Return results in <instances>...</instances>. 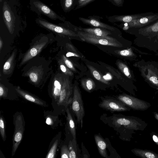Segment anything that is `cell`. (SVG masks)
Returning a JSON list of instances; mask_svg holds the SVG:
<instances>
[{
  "mask_svg": "<svg viewBox=\"0 0 158 158\" xmlns=\"http://www.w3.org/2000/svg\"><path fill=\"white\" fill-rule=\"evenodd\" d=\"M37 56L27 63L22 70V76L28 77L31 83L39 87L45 83L52 73V69L47 60Z\"/></svg>",
  "mask_w": 158,
  "mask_h": 158,
  "instance_id": "1",
  "label": "cell"
},
{
  "mask_svg": "<svg viewBox=\"0 0 158 158\" xmlns=\"http://www.w3.org/2000/svg\"><path fill=\"white\" fill-rule=\"evenodd\" d=\"M20 17L15 6L8 0L0 2V26L9 34L13 35L19 30Z\"/></svg>",
  "mask_w": 158,
  "mask_h": 158,
  "instance_id": "2",
  "label": "cell"
},
{
  "mask_svg": "<svg viewBox=\"0 0 158 158\" xmlns=\"http://www.w3.org/2000/svg\"><path fill=\"white\" fill-rule=\"evenodd\" d=\"M35 22L41 27L59 36H78L77 32L71 29L73 26L68 21L65 20L63 23L55 24L45 19L38 18L35 19Z\"/></svg>",
  "mask_w": 158,
  "mask_h": 158,
  "instance_id": "3",
  "label": "cell"
},
{
  "mask_svg": "<svg viewBox=\"0 0 158 158\" xmlns=\"http://www.w3.org/2000/svg\"><path fill=\"white\" fill-rule=\"evenodd\" d=\"M50 37V34H41L35 38L33 43H32L29 48L23 57L19 67H21L37 56L43 49L50 43L52 41Z\"/></svg>",
  "mask_w": 158,
  "mask_h": 158,
  "instance_id": "4",
  "label": "cell"
},
{
  "mask_svg": "<svg viewBox=\"0 0 158 158\" xmlns=\"http://www.w3.org/2000/svg\"><path fill=\"white\" fill-rule=\"evenodd\" d=\"M13 123L14 131L12 138V156L15 154L23 137L25 123L22 112L17 111L14 114L13 116Z\"/></svg>",
  "mask_w": 158,
  "mask_h": 158,
  "instance_id": "5",
  "label": "cell"
},
{
  "mask_svg": "<svg viewBox=\"0 0 158 158\" xmlns=\"http://www.w3.org/2000/svg\"><path fill=\"white\" fill-rule=\"evenodd\" d=\"M73 87L69 79L65 78L58 102L53 111L56 114H64L69 105L72 103Z\"/></svg>",
  "mask_w": 158,
  "mask_h": 158,
  "instance_id": "6",
  "label": "cell"
},
{
  "mask_svg": "<svg viewBox=\"0 0 158 158\" xmlns=\"http://www.w3.org/2000/svg\"><path fill=\"white\" fill-rule=\"evenodd\" d=\"M77 33L83 41L91 44H100L116 47H121L123 44L116 39L108 36H97L83 31H78Z\"/></svg>",
  "mask_w": 158,
  "mask_h": 158,
  "instance_id": "7",
  "label": "cell"
},
{
  "mask_svg": "<svg viewBox=\"0 0 158 158\" xmlns=\"http://www.w3.org/2000/svg\"><path fill=\"white\" fill-rule=\"evenodd\" d=\"M65 78L60 73L56 72L51 77L48 87V93L52 99L51 104L54 110L58 102Z\"/></svg>",
  "mask_w": 158,
  "mask_h": 158,
  "instance_id": "8",
  "label": "cell"
},
{
  "mask_svg": "<svg viewBox=\"0 0 158 158\" xmlns=\"http://www.w3.org/2000/svg\"><path fill=\"white\" fill-rule=\"evenodd\" d=\"M71 104L72 110L77 117V122L80 124L82 128L85 111L81 93L76 85H75L73 87V96Z\"/></svg>",
  "mask_w": 158,
  "mask_h": 158,
  "instance_id": "9",
  "label": "cell"
},
{
  "mask_svg": "<svg viewBox=\"0 0 158 158\" xmlns=\"http://www.w3.org/2000/svg\"><path fill=\"white\" fill-rule=\"evenodd\" d=\"M29 5L31 10L38 15L42 14L53 20L58 19L63 22L65 20L64 18L40 0H29Z\"/></svg>",
  "mask_w": 158,
  "mask_h": 158,
  "instance_id": "10",
  "label": "cell"
},
{
  "mask_svg": "<svg viewBox=\"0 0 158 158\" xmlns=\"http://www.w3.org/2000/svg\"><path fill=\"white\" fill-rule=\"evenodd\" d=\"M117 99L134 110H145L150 106L147 102L126 94L119 95Z\"/></svg>",
  "mask_w": 158,
  "mask_h": 158,
  "instance_id": "11",
  "label": "cell"
},
{
  "mask_svg": "<svg viewBox=\"0 0 158 158\" xmlns=\"http://www.w3.org/2000/svg\"><path fill=\"white\" fill-rule=\"evenodd\" d=\"M158 20V13H152L141 17L128 23H122L123 25L130 28H141L152 23Z\"/></svg>",
  "mask_w": 158,
  "mask_h": 158,
  "instance_id": "12",
  "label": "cell"
},
{
  "mask_svg": "<svg viewBox=\"0 0 158 158\" xmlns=\"http://www.w3.org/2000/svg\"><path fill=\"white\" fill-rule=\"evenodd\" d=\"M99 106L112 112L125 111L129 110L130 109L129 107L127 106L120 101L112 99L102 100L99 103Z\"/></svg>",
  "mask_w": 158,
  "mask_h": 158,
  "instance_id": "13",
  "label": "cell"
},
{
  "mask_svg": "<svg viewBox=\"0 0 158 158\" xmlns=\"http://www.w3.org/2000/svg\"><path fill=\"white\" fill-rule=\"evenodd\" d=\"M113 124L117 127L124 126L126 128L139 130L141 124L135 119L125 116H114L112 118Z\"/></svg>",
  "mask_w": 158,
  "mask_h": 158,
  "instance_id": "14",
  "label": "cell"
},
{
  "mask_svg": "<svg viewBox=\"0 0 158 158\" xmlns=\"http://www.w3.org/2000/svg\"><path fill=\"white\" fill-rule=\"evenodd\" d=\"M101 18L98 16H90L87 18L79 17V19L83 23L95 27L103 28L111 31H114L116 30L115 27L101 22Z\"/></svg>",
  "mask_w": 158,
  "mask_h": 158,
  "instance_id": "15",
  "label": "cell"
},
{
  "mask_svg": "<svg viewBox=\"0 0 158 158\" xmlns=\"http://www.w3.org/2000/svg\"><path fill=\"white\" fill-rule=\"evenodd\" d=\"M15 89L18 95L24 99L40 106L47 107L48 104L45 101L26 91L21 89L18 86Z\"/></svg>",
  "mask_w": 158,
  "mask_h": 158,
  "instance_id": "16",
  "label": "cell"
},
{
  "mask_svg": "<svg viewBox=\"0 0 158 158\" xmlns=\"http://www.w3.org/2000/svg\"><path fill=\"white\" fill-rule=\"evenodd\" d=\"M148 12L142 14L125 15H113L107 17L108 20L111 23L120 22L128 23L133 20L152 13Z\"/></svg>",
  "mask_w": 158,
  "mask_h": 158,
  "instance_id": "17",
  "label": "cell"
},
{
  "mask_svg": "<svg viewBox=\"0 0 158 158\" xmlns=\"http://www.w3.org/2000/svg\"><path fill=\"white\" fill-rule=\"evenodd\" d=\"M139 34L150 38H158V20L150 25L140 28Z\"/></svg>",
  "mask_w": 158,
  "mask_h": 158,
  "instance_id": "18",
  "label": "cell"
},
{
  "mask_svg": "<svg viewBox=\"0 0 158 158\" xmlns=\"http://www.w3.org/2000/svg\"><path fill=\"white\" fill-rule=\"evenodd\" d=\"M44 116L46 123L52 129L56 128L61 123L59 115L56 114L53 111H44Z\"/></svg>",
  "mask_w": 158,
  "mask_h": 158,
  "instance_id": "19",
  "label": "cell"
},
{
  "mask_svg": "<svg viewBox=\"0 0 158 158\" xmlns=\"http://www.w3.org/2000/svg\"><path fill=\"white\" fill-rule=\"evenodd\" d=\"M61 132H59L53 138L50 143L46 158H55L57 147L60 143L61 136Z\"/></svg>",
  "mask_w": 158,
  "mask_h": 158,
  "instance_id": "20",
  "label": "cell"
},
{
  "mask_svg": "<svg viewBox=\"0 0 158 158\" xmlns=\"http://www.w3.org/2000/svg\"><path fill=\"white\" fill-rule=\"evenodd\" d=\"M18 94L15 89H9L8 87L6 86L1 83L0 84V98L10 100H18Z\"/></svg>",
  "mask_w": 158,
  "mask_h": 158,
  "instance_id": "21",
  "label": "cell"
},
{
  "mask_svg": "<svg viewBox=\"0 0 158 158\" xmlns=\"http://www.w3.org/2000/svg\"><path fill=\"white\" fill-rule=\"evenodd\" d=\"M78 31H83L97 36H107L112 34L110 31L99 27L83 28L79 27Z\"/></svg>",
  "mask_w": 158,
  "mask_h": 158,
  "instance_id": "22",
  "label": "cell"
},
{
  "mask_svg": "<svg viewBox=\"0 0 158 158\" xmlns=\"http://www.w3.org/2000/svg\"><path fill=\"white\" fill-rule=\"evenodd\" d=\"M94 137L100 154L104 157L108 158L106 150L107 145L106 142L101 136L98 135H95Z\"/></svg>",
  "mask_w": 158,
  "mask_h": 158,
  "instance_id": "23",
  "label": "cell"
},
{
  "mask_svg": "<svg viewBox=\"0 0 158 158\" xmlns=\"http://www.w3.org/2000/svg\"><path fill=\"white\" fill-rule=\"evenodd\" d=\"M16 51L14 50L8 59L5 62L3 68V73L5 75L12 73L14 68V62Z\"/></svg>",
  "mask_w": 158,
  "mask_h": 158,
  "instance_id": "24",
  "label": "cell"
},
{
  "mask_svg": "<svg viewBox=\"0 0 158 158\" xmlns=\"http://www.w3.org/2000/svg\"><path fill=\"white\" fill-rule=\"evenodd\" d=\"M66 112L67 114L66 120L68 128L73 138L76 140V125L69 107L67 108Z\"/></svg>",
  "mask_w": 158,
  "mask_h": 158,
  "instance_id": "25",
  "label": "cell"
},
{
  "mask_svg": "<svg viewBox=\"0 0 158 158\" xmlns=\"http://www.w3.org/2000/svg\"><path fill=\"white\" fill-rule=\"evenodd\" d=\"M135 155L143 158H158V154L146 150L134 149L131 150Z\"/></svg>",
  "mask_w": 158,
  "mask_h": 158,
  "instance_id": "26",
  "label": "cell"
},
{
  "mask_svg": "<svg viewBox=\"0 0 158 158\" xmlns=\"http://www.w3.org/2000/svg\"><path fill=\"white\" fill-rule=\"evenodd\" d=\"M77 0H60L61 7L65 13H68L74 9Z\"/></svg>",
  "mask_w": 158,
  "mask_h": 158,
  "instance_id": "27",
  "label": "cell"
},
{
  "mask_svg": "<svg viewBox=\"0 0 158 158\" xmlns=\"http://www.w3.org/2000/svg\"><path fill=\"white\" fill-rule=\"evenodd\" d=\"M81 84L83 88L86 91L90 92L94 89L95 84L94 81L90 78H85L82 79Z\"/></svg>",
  "mask_w": 158,
  "mask_h": 158,
  "instance_id": "28",
  "label": "cell"
},
{
  "mask_svg": "<svg viewBox=\"0 0 158 158\" xmlns=\"http://www.w3.org/2000/svg\"><path fill=\"white\" fill-rule=\"evenodd\" d=\"M69 154V158H76L77 156L76 140L74 138L69 141L68 146Z\"/></svg>",
  "mask_w": 158,
  "mask_h": 158,
  "instance_id": "29",
  "label": "cell"
},
{
  "mask_svg": "<svg viewBox=\"0 0 158 158\" xmlns=\"http://www.w3.org/2000/svg\"><path fill=\"white\" fill-rule=\"evenodd\" d=\"M147 70V74L143 73L150 82L154 85L158 86V77L155 73L150 69H148Z\"/></svg>",
  "mask_w": 158,
  "mask_h": 158,
  "instance_id": "30",
  "label": "cell"
},
{
  "mask_svg": "<svg viewBox=\"0 0 158 158\" xmlns=\"http://www.w3.org/2000/svg\"><path fill=\"white\" fill-rule=\"evenodd\" d=\"M87 66L89 69L94 77L97 80L107 85L109 84V82L105 79L100 73L93 66L87 65Z\"/></svg>",
  "mask_w": 158,
  "mask_h": 158,
  "instance_id": "31",
  "label": "cell"
},
{
  "mask_svg": "<svg viewBox=\"0 0 158 158\" xmlns=\"http://www.w3.org/2000/svg\"><path fill=\"white\" fill-rule=\"evenodd\" d=\"M117 64L118 68L128 78L131 79V75L127 66L120 61H118Z\"/></svg>",
  "mask_w": 158,
  "mask_h": 158,
  "instance_id": "32",
  "label": "cell"
},
{
  "mask_svg": "<svg viewBox=\"0 0 158 158\" xmlns=\"http://www.w3.org/2000/svg\"><path fill=\"white\" fill-rule=\"evenodd\" d=\"M0 133L2 140L5 141L6 140V122L1 114L0 117Z\"/></svg>",
  "mask_w": 158,
  "mask_h": 158,
  "instance_id": "33",
  "label": "cell"
},
{
  "mask_svg": "<svg viewBox=\"0 0 158 158\" xmlns=\"http://www.w3.org/2000/svg\"><path fill=\"white\" fill-rule=\"evenodd\" d=\"M60 69L63 73L66 75L72 76L73 73L64 64L61 59L58 60Z\"/></svg>",
  "mask_w": 158,
  "mask_h": 158,
  "instance_id": "34",
  "label": "cell"
},
{
  "mask_svg": "<svg viewBox=\"0 0 158 158\" xmlns=\"http://www.w3.org/2000/svg\"><path fill=\"white\" fill-rule=\"evenodd\" d=\"M96 0H77L76 7L74 10L82 8Z\"/></svg>",
  "mask_w": 158,
  "mask_h": 158,
  "instance_id": "35",
  "label": "cell"
},
{
  "mask_svg": "<svg viewBox=\"0 0 158 158\" xmlns=\"http://www.w3.org/2000/svg\"><path fill=\"white\" fill-rule=\"evenodd\" d=\"M69 154L68 147L65 145H63L60 148V157L69 158Z\"/></svg>",
  "mask_w": 158,
  "mask_h": 158,
  "instance_id": "36",
  "label": "cell"
},
{
  "mask_svg": "<svg viewBox=\"0 0 158 158\" xmlns=\"http://www.w3.org/2000/svg\"><path fill=\"white\" fill-rule=\"evenodd\" d=\"M61 59L65 65L68 68L74 72L76 71V69L72 62L69 60L66 56L64 55H62Z\"/></svg>",
  "mask_w": 158,
  "mask_h": 158,
  "instance_id": "37",
  "label": "cell"
},
{
  "mask_svg": "<svg viewBox=\"0 0 158 158\" xmlns=\"http://www.w3.org/2000/svg\"><path fill=\"white\" fill-rule=\"evenodd\" d=\"M118 54L121 56L125 57H131L135 55L131 48L118 51Z\"/></svg>",
  "mask_w": 158,
  "mask_h": 158,
  "instance_id": "38",
  "label": "cell"
},
{
  "mask_svg": "<svg viewBox=\"0 0 158 158\" xmlns=\"http://www.w3.org/2000/svg\"><path fill=\"white\" fill-rule=\"evenodd\" d=\"M115 6L117 7H122L124 2V0H107Z\"/></svg>",
  "mask_w": 158,
  "mask_h": 158,
  "instance_id": "39",
  "label": "cell"
},
{
  "mask_svg": "<svg viewBox=\"0 0 158 158\" xmlns=\"http://www.w3.org/2000/svg\"><path fill=\"white\" fill-rule=\"evenodd\" d=\"M66 56L67 57L71 56H75L78 57H80L79 55L76 53L72 52H67L66 54Z\"/></svg>",
  "mask_w": 158,
  "mask_h": 158,
  "instance_id": "40",
  "label": "cell"
},
{
  "mask_svg": "<svg viewBox=\"0 0 158 158\" xmlns=\"http://www.w3.org/2000/svg\"><path fill=\"white\" fill-rule=\"evenodd\" d=\"M152 139L154 142L158 145V136L153 135L152 136Z\"/></svg>",
  "mask_w": 158,
  "mask_h": 158,
  "instance_id": "41",
  "label": "cell"
},
{
  "mask_svg": "<svg viewBox=\"0 0 158 158\" xmlns=\"http://www.w3.org/2000/svg\"><path fill=\"white\" fill-rule=\"evenodd\" d=\"M9 2L15 6L18 0H8Z\"/></svg>",
  "mask_w": 158,
  "mask_h": 158,
  "instance_id": "42",
  "label": "cell"
},
{
  "mask_svg": "<svg viewBox=\"0 0 158 158\" xmlns=\"http://www.w3.org/2000/svg\"><path fill=\"white\" fill-rule=\"evenodd\" d=\"M3 41L2 40L1 38L0 37V50H1V49L2 48V47L3 46Z\"/></svg>",
  "mask_w": 158,
  "mask_h": 158,
  "instance_id": "43",
  "label": "cell"
},
{
  "mask_svg": "<svg viewBox=\"0 0 158 158\" xmlns=\"http://www.w3.org/2000/svg\"><path fill=\"white\" fill-rule=\"evenodd\" d=\"M154 114L155 117L158 121V113L154 112Z\"/></svg>",
  "mask_w": 158,
  "mask_h": 158,
  "instance_id": "44",
  "label": "cell"
},
{
  "mask_svg": "<svg viewBox=\"0 0 158 158\" xmlns=\"http://www.w3.org/2000/svg\"><path fill=\"white\" fill-rule=\"evenodd\" d=\"M3 0H0V2H1Z\"/></svg>",
  "mask_w": 158,
  "mask_h": 158,
  "instance_id": "45",
  "label": "cell"
}]
</instances>
